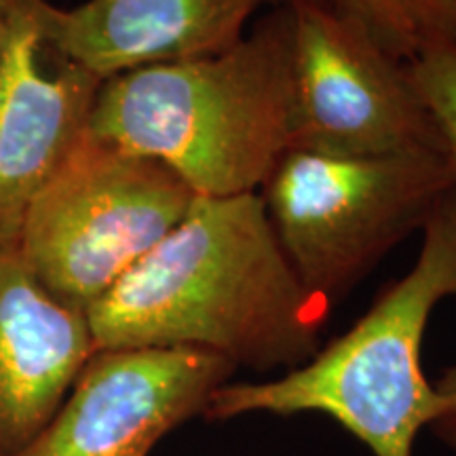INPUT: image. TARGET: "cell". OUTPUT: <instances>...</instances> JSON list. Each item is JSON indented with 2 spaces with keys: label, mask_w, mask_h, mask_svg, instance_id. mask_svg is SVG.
<instances>
[{
  "label": "cell",
  "mask_w": 456,
  "mask_h": 456,
  "mask_svg": "<svg viewBox=\"0 0 456 456\" xmlns=\"http://www.w3.org/2000/svg\"><path fill=\"white\" fill-rule=\"evenodd\" d=\"M285 0H24L45 51L106 81L135 68L197 60L237 45L262 9Z\"/></svg>",
  "instance_id": "9"
},
{
  "label": "cell",
  "mask_w": 456,
  "mask_h": 456,
  "mask_svg": "<svg viewBox=\"0 0 456 456\" xmlns=\"http://www.w3.org/2000/svg\"><path fill=\"white\" fill-rule=\"evenodd\" d=\"M442 397V410L427 429L440 440L444 446L456 452V366H450L442 372L437 383L433 385Z\"/></svg>",
  "instance_id": "14"
},
{
  "label": "cell",
  "mask_w": 456,
  "mask_h": 456,
  "mask_svg": "<svg viewBox=\"0 0 456 456\" xmlns=\"http://www.w3.org/2000/svg\"><path fill=\"white\" fill-rule=\"evenodd\" d=\"M45 47L24 0H9L0 47V252H15L26 214L87 138L102 78Z\"/></svg>",
  "instance_id": "8"
},
{
  "label": "cell",
  "mask_w": 456,
  "mask_h": 456,
  "mask_svg": "<svg viewBox=\"0 0 456 456\" xmlns=\"http://www.w3.org/2000/svg\"><path fill=\"white\" fill-rule=\"evenodd\" d=\"M334 7L359 21L397 60L410 61L419 43L397 0H332Z\"/></svg>",
  "instance_id": "12"
},
{
  "label": "cell",
  "mask_w": 456,
  "mask_h": 456,
  "mask_svg": "<svg viewBox=\"0 0 456 456\" xmlns=\"http://www.w3.org/2000/svg\"><path fill=\"white\" fill-rule=\"evenodd\" d=\"M408 70L440 131L456 188V47L440 43L420 45L408 61Z\"/></svg>",
  "instance_id": "11"
},
{
  "label": "cell",
  "mask_w": 456,
  "mask_h": 456,
  "mask_svg": "<svg viewBox=\"0 0 456 456\" xmlns=\"http://www.w3.org/2000/svg\"><path fill=\"white\" fill-rule=\"evenodd\" d=\"M89 135L161 163L195 197L260 192L292 151V11L266 9L222 53L106 78Z\"/></svg>",
  "instance_id": "2"
},
{
  "label": "cell",
  "mask_w": 456,
  "mask_h": 456,
  "mask_svg": "<svg viewBox=\"0 0 456 456\" xmlns=\"http://www.w3.org/2000/svg\"><path fill=\"white\" fill-rule=\"evenodd\" d=\"M95 353L87 315L53 298L17 252H0V456H17Z\"/></svg>",
  "instance_id": "10"
},
{
  "label": "cell",
  "mask_w": 456,
  "mask_h": 456,
  "mask_svg": "<svg viewBox=\"0 0 456 456\" xmlns=\"http://www.w3.org/2000/svg\"><path fill=\"white\" fill-rule=\"evenodd\" d=\"M416 43L456 47V0H397Z\"/></svg>",
  "instance_id": "13"
},
{
  "label": "cell",
  "mask_w": 456,
  "mask_h": 456,
  "mask_svg": "<svg viewBox=\"0 0 456 456\" xmlns=\"http://www.w3.org/2000/svg\"><path fill=\"white\" fill-rule=\"evenodd\" d=\"M85 315L95 351L188 346L283 374L322 349L330 306L296 275L252 192L197 197Z\"/></svg>",
  "instance_id": "1"
},
{
  "label": "cell",
  "mask_w": 456,
  "mask_h": 456,
  "mask_svg": "<svg viewBox=\"0 0 456 456\" xmlns=\"http://www.w3.org/2000/svg\"><path fill=\"white\" fill-rule=\"evenodd\" d=\"M454 191L446 152L289 151L258 195L289 265L332 309Z\"/></svg>",
  "instance_id": "4"
},
{
  "label": "cell",
  "mask_w": 456,
  "mask_h": 456,
  "mask_svg": "<svg viewBox=\"0 0 456 456\" xmlns=\"http://www.w3.org/2000/svg\"><path fill=\"white\" fill-rule=\"evenodd\" d=\"M195 199L161 163L87 134L34 199L15 252L53 298L87 313Z\"/></svg>",
  "instance_id": "5"
},
{
  "label": "cell",
  "mask_w": 456,
  "mask_h": 456,
  "mask_svg": "<svg viewBox=\"0 0 456 456\" xmlns=\"http://www.w3.org/2000/svg\"><path fill=\"white\" fill-rule=\"evenodd\" d=\"M237 368L188 346L95 351L53 419L17 456H148L205 412Z\"/></svg>",
  "instance_id": "7"
},
{
  "label": "cell",
  "mask_w": 456,
  "mask_h": 456,
  "mask_svg": "<svg viewBox=\"0 0 456 456\" xmlns=\"http://www.w3.org/2000/svg\"><path fill=\"white\" fill-rule=\"evenodd\" d=\"M294 26L292 151L334 157L444 152L408 61L332 0H285Z\"/></svg>",
  "instance_id": "6"
},
{
  "label": "cell",
  "mask_w": 456,
  "mask_h": 456,
  "mask_svg": "<svg viewBox=\"0 0 456 456\" xmlns=\"http://www.w3.org/2000/svg\"><path fill=\"white\" fill-rule=\"evenodd\" d=\"M420 235L412 269L387 285L345 334L275 379L222 385L205 419L323 414L374 456H412L420 429L444 403L425 376L423 340L436 306L456 298V188Z\"/></svg>",
  "instance_id": "3"
},
{
  "label": "cell",
  "mask_w": 456,
  "mask_h": 456,
  "mask_svg": "<svg viewBox=\"0 0 456 456\" xmlns=\"http://www.w3.org/2000/svg\"><path fill=\"white\" fill-rule=\"evenodd\" d=\"M7 3H9V0H0V47H3V34H4V17H7Z\"/></svg>",
  "instance_id": "15"
}]
</instances>
